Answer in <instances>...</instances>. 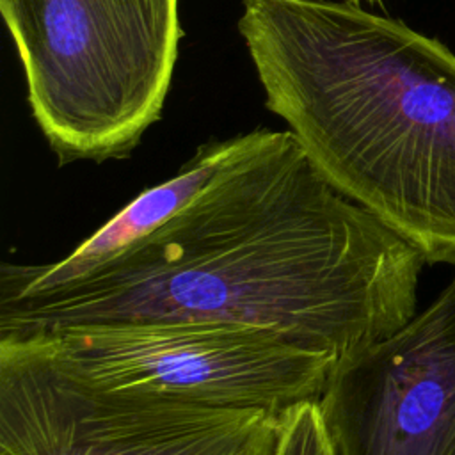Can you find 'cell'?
Segmentation results:
<instances>
[{
    "instance_id": "cell-1",
    "label": "cell",
    "mask_w": 455,
    "mask_h": 455,
    "mask_svg": "<svg viewBox=\"0 0 455 455\" xmlns=\"http://www.w3.org/2000/svg\"><path fill=\"white\" fill-rule=\"evenodd\" d=\"M419 249L343 196L291 132L69 284L0 299V334L119 322L259 327L336 359L416 315Z\"/></svg>"
},
{
    "instance_id": "cell-2",
    "label": "cell",
    "mask_w": 455,
    "mask_h": 455,
    "mask_svg": "<svg viewBox=\"0 0 455 455\" xmlns=\"http://www.w3.org/2000/svg\"><path fill=\"white\" fill-rule=\"evenodd\" d=\"M238 32L327 181L455 265V53L352 0H243Z\"/></svg>"
},
{
    "instance_id": "cell-3",
    "label": "cell",
    "mask_w": 455,
    "mask_h": 455,
    "mask_svg": "<svg viewBox=\"0 0 455 455\" xmlns=\"http://www.w3.org/2000/svg\"><path fill=\"white\" fill-rule=\"evenodd\" d=\"M180 0H0L30 112L60 165L132 155L162 114Z\"/></svg>"
},
{
    "instance_id": "cell-4",
    "label": "cell",
    "mask_w": 455,
    "mask_h": 455,
    "mask_svg": "<svg viewBox=\"0 0 455 455\" xmlns=\"http://www.w3.org/2000/svg\"><path fill=\"white\" fill-rule=\"evenodd\" d=\"M0 347L91 389L268 412L318 400L338 361L267 329L185 320L32 329Z\"/></svg>"
},
{
    "instance_id": "cell-5",
    "label": "cell",
    "mask_w": 455,
    "mask_h": 455,
    "mask_svg": "<svg viewBox=\"0 0 455 455\" xmlns=\"http://www.w3.org/2000/svg\"><path fill=\"white\" fill-rule=\"evenodd\" d=\"M277 416L91 389L0 347V455H243Z\"/></svg>"
},
{
    "instance_id": "cell-6",
    "label": "cell",
    "mask_w": 455,
    "mask_h": 455,
    "mask_svg": "<svg viewBox=\"0 0 455 455\" xmlns=\"http://www.w3.org/2000/svg\"><path fill=\"white\" fill-rule=\"evenodd\" d=\"M318 405L334 455H455V275L396 332L339 357Z\"/></svg>"
},
{
    "instance_id": "cell-7",
    "label": "cell",
    "mask_w": 455,
    "mask_h": 455,
    "mask_svg": "<svg viewBox=\"0 0 455 455\" xmlns=\"http://www.w3.org/2000/svg\"><path fill=\"white\" fill-rule=\"evenodd\" d=\"M284 130L258 128L224 140H210L172 178L146 188L100 229L53 263L0 265V299L48 291L82 279L162 228L222 176L272 148Z\"/></svg>"
},
{
    "instance_id": "cell-8",
    "label": "cell",
    "mask_w": 455,
    "mask_h": 455,
    "mask_svg": "<svg viewBox=\"0 0 455 455\" xmlns=\"http://www.w3.org/2000/svg\"><path fill=\"white\" fill-rule=\"evenodd\" d=\"M272 455H334L318 400H300L279 412Z\"/></svg>"
},
{
    "instance_id": "cell-9",
    "label": "cell",
    "mask_w": 455,
    "mask_h": 455,
    "mask_svg": "<svg viewBox=\"0 0 455 455\" xmlns=\"http://www.w3.org/2000/svg\"><path fill=\"white\" fill-rule=\"evenodd\" d=\"M277 428V425H275ZM275 428L265 435L263 439H259L252 448H249L243 455H272V446H274V437H275Z\"/></svg>"
},
{
    "instance_id": "cell-10",
    "label": "cell",
    "mask_w": 455,
    "mask_h": 455,
    "mask_svg": "<svg viewBox=\"0 0 455 455\" xmlns=\"http://www.w3.org/2000/svg\"><path fill=\"white\" fill-rule=\"evenodd\" d=\"M352 2H357V4H359V2H363V0H352ZM364 2H370V4H375V2H380V0H364Z\"/></svg>"
}]
</instances>
